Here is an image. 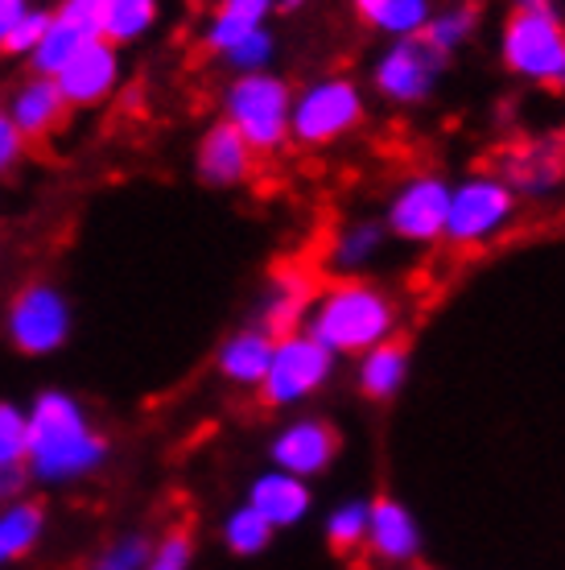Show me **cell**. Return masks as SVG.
Here are the masks:
<instances>
[{"mask_svg": "<svg viewBox=\"0 0 565 570\" xmlns=\"http://www.w3.org/2000/svg\"><path fill=\"white\" fill-rule=\"evenodd\" d=\"M112 442L67 389H42L26 405V475L46 488L79 484L108 463Z\"/></svg>", "mask_w": 565, "mask_h": 570, "instance_id": "1", "label": "cell"}, {"mask_svg": "<svg viewBox=\"0 0 565 570\" xmlns=\"http://www.w3.org/2000/svg\"><path fill=\"white\" fill-rule=\"evenodd\" d=\"M301 331L323 343L335 360H355L400 331V306L384 285L368 277H339L314 294Z\"/></svg>", "mask_w": 565, "mask_h": 570, "instance_id": "2", "label": "cell"}, {"mask_svg": "<svg viewBox=\"0 0 565 570\" xmlns=\"http://www.w3.org/2000/svg\"><path fill=\"white\" fill-rule=\"evenodd\" d=\"M499 58L516 79L562 91L565 83V26L557 4L512 9L499 29Z\"/></svg>", "mask_w": 565, "mask_h": 570, "instance_id": "3", "label": "cell"}, {"mask_svg": "<svg viewBox=\"0 0 565 570\" xmlns=\"http://www.w3.org/2000/svg\"><path fill=\"white\" fill-rule=\"evenodd\" d=\"M289 104L294 87L277 71L236 75L224 87V125L240 132L256 157L289 145Z\"/></svg>", "mask_w": 565, "mask_h": 570, "instance_id": "4", "label": "cell"}, {"mask_svg": "<svg viewBox=\"0 0 565 570\" xmlns=\"http://www.w3.org/2000/svg\"><path fill=\"white\" fill-rule=\"evenodd\" d=\"M368 116L364 87L347 75H323L294 91L289 104V141L301 149H326V145L351 137Z\"/></svg>", "mask_w": 565, "mask_h": 570, "instance_id": "5", "label": "cell"}, {"mask_svg": "<svg viewBox=\"0 0 565 570\" xmlns=\"http://www.w3.org/2000/svg\"><path fill=\"white\" fill-rule=\"evenodd\" d=\"M521 199L512 195V186L495 170L467 174L450 183V207H446V228L442 240H450L454 248H483L495 236H504L516 219Z\"/></svg>", "mask_w": 565, "mask_h": 570, "instance_id": "6", "label": "cell"}, {"mask_svg": "<svg viewBox=\"0 0 565 570\" xmlns=\"http://www.w3.org/2000/svg\"><path fill=\"white\" fill-rule=\"evenodd\" d=\"M335 364L339 360L326 352L323 343H314L306 331H289V335H277L272 340V356L269 368L260 376V405L265 410H294L301 401L318 397L330 376H335Z\"/></svg>", "mask_w": 565, "mask_h": 570, "instance_id": "7", "label": "cell"}, {"mask_svg": "<svg viewBox=\"0 0 565 570\" xmlns=\"http://www.w3.org/2000/svg\"><path fill=\"white\" fill-rule=\"evenodd\" d=\"M4 331H9V343H13L21 356L29 360L54 356L71 340L75 311L54 282H26L13 294V302H9Z\"/></svg>", "mask_w": 565, "mask_h": 570, "instance_id": "8", "label": "cell"}, {"mask_svg": "<svg viewBox=\"0 0 565 570\" xmlns=\"http://www.w3.org/2000/svg\"><path fill=\"white\" fill-rule=\"evenodd\" d=\"M446 75V58H438L422 38H396L371 67V87L396 108H417L438 91Z\"/></svg>", "mask_w": 565, "mask_h": 570, "instance_id": "9", "label": "cell"}, {"mask_svg": "<svg viewBox=\"0 0 565 570\" xmlns=\"http://www.w3.org/2000/svg\"><path fill=\"white\" fill-rule=\"evenodd\" d=\"M446 207H450V183L434 170H422L396 186L380 224L393 240L438 244L446 228Z\"/></svg>", "mask_w": 565, "mask_h": 570, "instance_id": "10", "label": "cell"}, {"mask_svg": "<svg viewBox=\"0 0 565 570\" xmlns=\"http://www.w3.org/2000/svg\"><path fill=\"white\" fill-rule=\"evenodd\" d=\"M120 83H125L120 50L103 38H87L71 55V62L54 75V87L67 100V108H99L120 91Z\"/></svg>", "mask_w": 565, "mask_h": 570, "instance_id": "11", "label": "cell"}, {"mask_svg": "<svg viewBox=\"0 0 565 570\" xmlns=\"http://www.w3.org/2000/svg\"><path fill=\"white\" fill-rule=\"evenodd\" d=\"M339 430L326 417H294L285 422L269 442V459L277 471H289L297 480H314L330 471V463L339 459Z\"/></svg>", "mask_w": 565, "mask_h": 570, "instance_id": "12", "label": "cell"}, {"mask_svg": "<svg viewBox=\"0 0 565 570\" xmlns=\"http://www.w3.org/2000/svg\"><path fill=\"white\" fill-rule=\"evenodd\" d=\"M314 294H318V277L306 265H294V261L277 265L260 302H256V327L269 331L272 340L289 335V331H301Z\"/></svg>", "mask_w": 565, "mask_h": 570, "instance_id": "13", "label": "cell"}, {"mask_svg": "<svg viewBox=\"0 0 565 570\" xmlns=\"http://www.w3.org/2000/svg\"><path fill=\"white\" fill-rule=\"evenodd\" d=\"M195 174L202 186L211 190H236V186H248L256 174V154L248 149L240 132L231 125H211L202 132V141L195 149Z\"/></svg>", "mask_w": 565, "mask_h": 570, "instance_id": "14", "label": "cell"}, {"mask_svg": "<svg viewBox=\"0 0 565 570\" xmlns=\"http://www.w3.org/2000/svg\"><path fill=\"white\" fill-rule=\"evenodd\" d=\"M9 120H13V129L26 137V141H46V137H54L62 125H67V100L58 96L54 79H42V75H29L26 83L17 87L13 96H9Z\"/></svg>", "mask_w": 565, "mask_h": 570, "instance_id": "15", "label": "cell"}, {"mask_svg": "<svg viewBox=\"0 0 565 570\" xmlns=\"http://www.w3.org/2000/svg\"><path fill=\"white\" fill-rule=\"evenodd\" d=\"M244 504L256 509L272 529H294L306 521V513H310V504H314L310 480H297V475H289V471L269 468L252 480Z\"/></svg>", "mask_w": 565, "mask_h": 570, "instance_id": "16", "label": "cell"}, {"mask_svg": "<svg viewBox=\"0 0 565 570\" xmlns=\"http://www.w3.org/2000/svg\"><path fill=\"white\" fill-rule=\"evenodd\" d=\"M364 546H371V554L380 562H413L422 550L417 517L396 497L368 500V538H364Z\"/></svg>", "mask_w": 565, "mask_h": 570, "instance_id": "17", "label": "cell"}, {"mask_svg": "<svg viewBox=\"0 0 565 570\" xmlns=\"http://www.w3.org/2000/svg\"><path fill=\"white\" fill-rule=\"evenodd\" d=\"M499 178L512 186L516 199H549L557 183H562V154H557V141H533V145H516L504 154V166H499Z\"/></svg>", "mask_w": 565, "mask_h": 570, "instance_id": "18", "label": "cell"}, {"mask_svg": "<svg viewBox=\"0 0 565 570\" xmlns=\"http://www.w3.org/2000/svg\"><path fill=\"white\" fill-rule=\"evenodd\" d=\"M413 372V352L409 343L400 340H384L376 347H368L364 356H355V389L368 401H393L400 397V389L409 385Z\"/></svg>", "mask_w": 565, "mask_h": 570, "instance_id": "19", "label": "cell"}, {"mask_svg": "<svg viewBox=\"0 0 565 570\" xmlns=\"http://www.w3.org/2000/svg\"><path fill=\"white\" fill-rule=\"evenodd\" d=\"M269 356H272V335L252 323V327L231 331V335L219 343L215 368H219V376H224L227 385L256 389L260 376H265V368H269Z\"/></svg>", "mask_w": 565, "mask_h": 570, "instance_id": "20", "label": "cell"}, {"mask_svg": "<svg viewBox=\"0 0 565 570\" xmlns=\"http://www.w3.org/2000/svg\"><path fill=\"white\" fill-rule=\"evenodd\" d=\"M384 244H388V232L380 219H351L335 232V240L326 248V265L339 277H364L380 261Z\"/></svg>", "mask_w": 565, "mask_h": 570, "instance_id": "21", "label": "cell"}, {"mask_svg": "<svg viewBox=\"0 0 565 570\" xmlns=\"http://www.w3.org/2000/svg\"><path fill=\"white\" fill-rule=\"evenodd\" d=\"M272 9H277V0H219L207 17V29H202V42L211 55H224L227 46L244 38V33H252V29L269 26Z\"/></svg>", "mask_w": 565, "mask_h": 570, "instance_id": "22", "label": "cell"}, {"mask_svg": "<svg viewBox=\"0 0 565 570\" xmlns=\"http://www.w3.org/2000/svg\"><path fill=\"white\" fill-rule=\"evenodd\" d=\"M479 21H483V9L475 4V0H454V4H446V9H434L429 26H425L417 38H422L438 58L450 62L458 50H467V46L475 42Z\"/></svg>", "mask_w": 565, "mask_h": 570, "instance_id": "23", "label": "cell"}, {"mask_svg": "<svg viewBox=\"0 0 565 570\" xmlns=\"http://www.w3.org/2000/svg\"><path fill=\"white\" fill-rule=\"evenodd\" d=\"M157 17H161V0H108L99 38L116 46V50H125V46L141 42V38L153 33Z\"/></svg>", "mask_w": 565, "mask_h": 570, "instance_id": "24", "label": "cell"}, {"mask_svg": "<svg viewBox=\"0 0 565 570\" xmlns=\"http://www.w3.org/2000/svg\"><path fill=\"white\" fill-rule=\"evenodd\" d=\"M46 533V509L38 500H13L0 509V562L26 558Z\"/></svg>", "mask_w": 565, "mask_h": 570, "instance_id": "25", "label": "cell"}, {"mask_svg": "<svg viewBox=\"0 0 565 570\" xmlns=\"http://www.w3.org/2000/svg\"><path fill=\"white\" fill-rule=\"evenodd\" d=\"M87 38L79 33L75 26H67V21H58L54 13H50V26H46V33L38 38V46L29 50V71L33 75H42V79H54L67 62H71V55L83 46Z\"/></svg>", "mask_w": 565, "mask_h": 570, "instance_id": "26", "label": "cell"}, {"mask_svg": "<svg viewBox=\"0 0 565 570\" xmlns=\"http://www.w3.org/2000/svg\"><path fill=\"white\" fill-rule=\"evenodd\" d=\"M272 533H277V529L256 513V509H248V504L231 509V513H227V521H224L227 550H231V554H240V558H252V554H260V550H269Z\"/></svg>", "mask_w": 565, "mask_h": 570, "instance_id": "27", "label": "cell"}, {"mask_svg": "<svg viewBox=\"0 0 565 570\" xmlns=\"http://www.w3.org/2000/svg\"><path fill=\"white\" fill-rule=\"evenodd\" d=\"M368 538V500H343L326 517V542L335 554H355Z\"/></svg>", "mask_w": 565, "mask_h": 570, "instance_id": "28", "label": "cell"}, {"mask_svg": "<svg viewBox=\"0 0 565 570\" xmlns=\"http://www.w3.org/2000/svg\"><path fill=\"white\" fill-rule=\"evenodd\" d=\"M219 58H224L236 75L272 71V62H277V33H272L269 26H260V29H252V33L236 38Z\"/></svg>", "mask_w": 565, "mask_h": 570, "instance_id": "29", "label": "cell"}, {"mask_svg": "<svg viewBox=\"0 0 565 570\" xmlns=\"http://www.w3.org/2000/svg\"><path fill=\"white\" fill-rule=\"evenodd\" d=\"M434 9H438V0H384L376 29H380L388 42H396V38H417L429 26Z\"/></svg>", "mask_w": 565, "mask_h": 570, "instance_id": "30", "label": "cell"}, {"mask_svg": "<svg viewBox=\"0 0 565 570\" xmlns=\"http://www.w3.org/2000/svg\"><path fill=\"white\" fill-rule=\"evenodd\" d=\"M0 468H26V405L0 397Z\"/></svg>", "mask_w": 565, "mask_h": 570, "instance_id": "31", "label": "cell"}, {"mask_svg": "<svg viewBox=\"0 0 565 570\" xmlns=\"http://www.w3.org/2000/svg\"><path fill=\"white\" fill-rule=\"evenodd\" d=\"M149 554H153L149 538L128 533V538H120V542L108 546V550L91 562V570H145L149 567Z\"/></svg>", "mask_w": 565, "mask_h": 570, "instance_id": "32", "label": "cell"}, {"mask_svg": "<svg viewBox=\"0 0 565 570\" xmlns=\"http://www.w3.org/2000/svg\"><path fill=\"white\" fill-rule=\"evenodd\" d=\"M46 26H50V13L46 9H33L29 4V13L17 21L9 33H4V42H0V55H9V58H29V50L38 46V38L46 33Z\"/></svg>", "mask_w": 565, "mask_h": 570, "instance_id": "33", "label": "cell"}, {"mask_svg": "<svg viewBox=\"0 0 565 570\" xmlns=\"http://www.w3.org/2000/svg\"><path fill=\"white\" fill-rule=\"evenodd\" d=\"M103 4L108 0H58L54 17L75 26L83 38H99V29H103Z\"/></svg>", "mask_w": 565, "mask_h": 570, "instance_id": "34", "label": "cell"}, {"mask_svg": "<svg viewBox=\"0 0 565 570\" xmlns=\"http://www.w3.org/2000/svg\"><path fill=\"white\" fill-rule=\"evenodd\" d=\"M190 554H195V542H190V533L186 529H170L157 550L149 554V567L145 570H186L190 567Z\"/></svg>", "mask_w": 565, "mask_h": 570, "instance_id": "35", "label": "cell"}, {"mask_svg": "<svg viewBox=\"0 0 565 570\" xmlns=\"http://www.w3.org/2000/svg\"><path fill=\"white\" fill-rule=\"evenodd\" d=\"M26 154H29V141L13 129L9 112L0 108V174H13L26 161Z\"/></svg>", "mask_w": 565, "mask_h": 570, "instance_id": "36", "label": "cell"}, {"mask_svg": "<svg viewBox=\"0 0 565 570\" xmlns=\"http://www.w3.org/2000/svg\"><path fill=\"white\" fill-rule=\"evenodd\" d=\"M26 484H29L26 468H0V504H13V500H21Z\"/></svg>", "mask_w": 565, "mask_h": 570, "instance_id": "37", "label": "cell"}, {"mask_svg": "<svg viewBox=\"0 0 565 570\" xmlns=\"http://www.w3.org/2000/svg\"><path fill=\"white\" fill-rule=\"evenodd\" d=\"M29 13V0H0V42H4V33Z\"/></svg>", "mask_w": 565, "mask_h": 570, "instance_id": "38", "label": "cell"}, {"mask_svg": "<svg viewBox=\"0 0 565 570\" xmlns=\"http://www.w3.org/2000/svg\"><path fill=\"white\" fill-rule=\"evenodd\" d=\"M351 9H355V17H359L364 26L376 29V21H380V9H384V0H351Z\"/></svg>", "mask_w": 565, "mask_h": 570, "instance_id": "39", "label": "cell"}, {"mask_svg": "<svg viewBox=\"0 0 565 570\" xmlns=\"http://www.w3.org/2000/svg\"><path fill=\"white\" fill-rule=\"evenodd\" d=\"M306 4H310V0H277L281 13H297V9H306Z\"/></svg>", "mask_w": 565, "mask_h": 570, "instance_id": "40", "label": "cell"}, {"mask_svg": "<svg viewBox=\"0 0 565 570\" xmlns=\"http://www.w3.org/2000/svg\"><path fill=\"white\" fill-rule=\"evenodd\" d=\"M541 4H557V0H512V9H541Z\"/></svg>", "mask_w": 565, "mask_h": 570, "instance_id": "41", "label": "cell"}]
</instances>
